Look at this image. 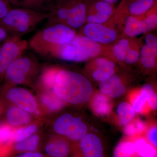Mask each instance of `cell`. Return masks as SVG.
Listing matches in <instances>:
<instances>
[{"label": "cell", "instance_id": "1", "mask_svg": "<svg viewBox=\"0 0 157 157\" xmlns=\"http://www.w3.org/2000/svg\"><path fill=\"white\" fill-rule=\"evenodd\" d=\"M54 93L69 104L86 103L92 95V85L80 73L59 68L53 87Z\"/></svg>", "mask_w": 157, "mask_h": 157}, {"label": "cell", "instance_id": "2", "mask_svg": "<svg viewBox=\"0 0 157 157\" xmlns=\"http://www.w3.org/2000/svg\"><path fill=\"white\" fill-rule=\"evenodd\" d=\"M48 17V13L42 11L23 7L11 8L0 19V26L11 36L21 37L33 30Z\"/></svg>", "mask_w": 157, "mask_h": 157}, {"label": "cell", "instance_id": "3", "mask_svg": "<svg viewBox=\"0 0 157 157\" xmlns=\"http://www.w3.org/2000/svg\"><path fill=\"white\" fill-rule=\"evenodd\" d=\"M77 34L76 30L63 24H50L31 38L29 46L38 53L48 54L54 47L71 42Z\"/></svg>", "mask_w": 157, "mask_h": 157}, {"label": "cell", "instance_id": "4", "mask_svg": "<svg viewBox=\"0 0 157 157\" xmlns=\"http://www.w3.org/2000/svg\"><path fill=\"white\" fill-rule=\"evenodd\" d=\"M157 2L144 15L128 16L121 27L119 38H134L157 29Z\"/></svg>", "mask_w": 157, "mask_h": 157}, {"label": "cell", "instance_id": "5", "mask_svg": "<svg viewBox=\"0 0 157 157\" xmlns=\"http://www.w3.org/2000/svg\"><path fill=\"white\" fill-rule=\"evenodd\" d=\"M157 0H121L107 24L115 27L120 33L121 27L128 16H141L151 9Z\"/></svg>", "mask_w": 157, "mask_h": 157}, {"label": "cell", "instance_id": "6", "mask_svg": "<svg viewBox=\"0 0 157 157\" xmlns=\"http://www.w3.org/2000/svg\"><path fill=\"white\" fill-rule=\"evenodd\" d=\"M38 70V64L32 57L23 54L9 65L5 75L6 79L15 84H22L33 76Z\"/></svg>", "mask_w": 157, "mask_h": 157}, {"label": "cell", "instance_id": "7", "mask_svg": "<svg viewBox=\"0 0 157 157\" xmlns=\"http://www.w3.org/2000/svg\"><path fill=\"white\" fill-rule=\"evenodd\" d=\"M78 29V34L101 44L113 45L119 39L117 29L107 23H86Z\"/></svg>", "mask_w": 157, "mask_h": 157}, {"label": "cell", "instance_id": "8", "mask_svg": "<svg viewBox=\"0 0 157 157\" xmlns=\"http://www.w3.org/2000/svg\"><path fill=\"white\" fill-rule=\"evenodd\" d=\"M29 46L28 42L21 37L11 36L0 46V78L14 60L23 54Z\"/></svg>", "mask_w": 157, "mask_h": 157}, {"label": "cell", "instance_id": "9", "mask_svg": "<svg viewBox=\"0 0 157 157\" xmlns=\"http://www.w3.org/2000/svg\"><path fill=\"white\" fill-rule=\"evenodd\" d=\"M53 127L57 134L73 140H80L87 134V126L81 118L69 113H65L57 119Z\"/></svg>", "mask_w": 157, "mask_h": 157}, {"label": "cell", "instance_id": "10", "mask_svg": "<svg viewBox=\"0 0 157 157\" xmlns=\"http://www.w3.org/2000/svg\"><path fill=\"white\" fill-rule=\"evenodd\" d=\"M86 71L95 81H104L114 75L117 70L114 61L105 56H98L90 59Z\"/></svg>", "mask_w": 157, "mask_h": 157}, {"label": "cell", "instance_id": "11", "mask_svg": "<svg viewBox=\"0 0 157 157\" xmlns=\"http://www.w3.org/2000/svg\"><path fill=\"white\" fill-rule=\"evenodd\" d=\"M114 5L101 0H87L86 23L104 24L112 17Z\"/></svg>", "mask_w": 157, "mask_h": 157}, {"label": "cell", "instance_id": "12", "mask_svg": "<svg viewBox=\"0 0 157 157\" xmlns=\"http://www.w3.org/2000/svg\"><path fill=\"white\" fill-rule=\"evenodd\" d=\"M71 42L83 48L90 59L98 56H105L116 62L113 52L112 45L101 44L78 33Z\"/></svg>", "mask_w": 157, "mask_h": 157}, {"label": "cell", "instance_id": "13", "mask_svg": "<svg viewBox=\"0 0 157 157\" xmlns=\"http://www.w3.org/2000/svg\"><path fill=\"white\" fill-rule=\"evenodd\" d=\"M6 98L16 106L29 113H39L36 100L27 90L20 87L12 88L8 91Z\"/></svg>", "mask_w": 157, "mask_h": 157}, {"label": "cell", "instance_id": "14", "mask_svg": "<svg viewBox=\"0 0 157 157\" xmlns=\"http://www.w3.org/2000/svg\"><path fill=\"white\" fill-rule=\"evenodd\" d=\"M48 54L67 61L83 62L90 59L83 48L71 42L54 47Z\"/></svg>", "mask_w": 157, "mask_h": 157}, {"label": "cell", "instance_id": "15", "mask_svg": "<svg viewBox=\"0 0 157 157\" xmlns=\"http://www.w3.org/2000/svg\"><path fill=\"white\" fill-rule=\"evenodd\" d=\"M87 0H76L64 24L74 29H79L86 23Z\"/></svg>", "mask_w": 157, "mask_h": 157}, {"label": "cell", "instance_id": "16", "mask_svg": "<svg viewBox=\"0 0 157 157\" xmlns=\"http://www.w3.org/2000/svg\"><path fill=\"white\" fill-rule=\"evenodd\" d=\"M82 153L86 157H102L103 147L100 138L94 134H86L80 139Z\"/></svg>", "mask_w": 157, "mask_h": 157}, {"label": "cell", "instance_id": "17", "mask_svg": "<svg viewBox=\"0 0 157 157\" xmlns=\"http://www.w3.org/2000/svg\"><path fill=\"white\" fill-rule=\"evenodd\" d=\"M101 93L110 98H119L125 93V86L120 76L114 74L109 78L100 82Z\"/></svg>", "mask_w": 157, "mask_h": 157}, {"label": "cell", "instance_id": "18", "mask_svg": "<svg viewBox=\"0 0 157 157\" xmlns=\"http://www.w3.org/2000/svg\"><path fill=\"white\" fill-rule=\"evenodd\" d=\"M157 47L142 44L140 48L139 62L144 70H152L156 68Z\"/></svg>", "mask_w": 157, "mask_h": 157}, {"label": "cell", "instance_id": "19", "mask_svg": "<svg viewBox=\"0 0 157 157\" xmlns=\"http://www.w3.org/2000/svg\"><path fill=\"white\" fill-rule=\"evenodd\" d=\"M6 117L9 123L14 127L27 124L31 121L29 113L17 106L9 108L6 113Z\"/></svg>", "mask_w": 157, "mask_h": 157}, {"label": "cell", "instance_id": "20", "mask_svg": "<svg viewBox=\"0 0 157 157\" xmlns=\"http://www.w3.org/2000/svg\"><path fill=\"white\" fill-rule=\"evenodd\" d=\"M91 106L94 112L100 116L108 115L112 108L109 97L101 92L97 93L93 96Z\"/></svg>", "mask_w": 157, "mask_h": 157}, {"label": "cell", "instance_id": "21", "mask_svg": "<svg viewBox=\"0 0 157 157\" xmlns=\"http://www.w3.org/2000/svg\"><path fill=\"white\" fill-rule=\"evenodd\" d=\"M69 150L70 147L67 142L59 138L52 140L45 147L46 153L52 157L66 156L69 153Z\"/></svg>", "mask_w": 157, "mask_h": 157}, {"label": "cell", "instance_id": "22", "mask_svg": "<svg viewBox=\"0 0 157 157\" xmlns=\"http://www.w3.org/2000/svg\"><path fill=\"white\" fill-rule=\"evenodd\" d=\"M43 105L51 111H56L61 109L64 105V101L54 93H45L40 97Z\"/></svg>", "mask_w": 157, "mask_h": 157}, {"label": "cell", "instance_id": "23", "mask_svg": "<svg viewBox=\"0 0 157 157\" xmlns=\"http://www.w3.org/2000/svg\"><path fill=\"white\" fill-rule=\"evenodd\" d=\"M136 152L138 155L142 157H155L157 155L156 147L144 138L140 137L135 140Z\"/></svg>", "mask_w": 157, "mask_h": 157}, {"label": "cell", "instance_id": "24", "mask_svg": "<svg viewBox=\"0 0 157 157\" xmlns=\"http://www.w3.org/2000/svg\"><path fill=\"white\" fill-rule=\"evenodd\" d=\"M117 113L121 124L125 126L132 121L135 117V113L131 104L123 102L117 106Z\"/></svg>", "mask_w": 157, "mask_h": 157}, {"label": "cell", "instance_id": "25", "mask_svg": "<svg viewBox=\"0 0 157 157\" xmlns=\"http://www.w3.org/2000/svg\"><path fill=\"white\" fill-rule=\"evenodd\" d=\"M39 136L34 134L22 141L16 142L14 148L20 151H36L39 144Z\"/></svg>", "mask_w": 157, "mask_h": 157}, {"label": "cell", "instance_id": "26", "mask_svg": "<svg viewBox=\"0 0 157 157\" xmlns=\"http://www.w3.org/2000/svg\"><path fill=\"white\" fill-rule=\"evenodd\" d=\"M59 69V68L55 67H49L43 70L40 76V81L43 86L46 88L53 89Z\"/></svg>", "mask_w": 157, "mask_h": 157}, {"label": "cell", "instance_id": "27", "mask_svg": "<svg viewBox=\"0 0 157 157\" xmlns=\"http://www.w3.org/2000/svg\"><path fill=\"white\" fill-rule=\"evenodd\" d=\"M136 152L134 143L131 142H121L117 147L113 153L115 157H130Z\"/></svg>", "mask_w": 157, "mask_h": 157}, {"label": "cell", "instance_id": "28", "mask_svg": "<svg viewBox=\"0 0 157 157\" xmlns=\"http://www.w3.org/2000/svg\"><path fill=\"white\" fill-rule=\"evenodd\" d=\"M140 93L143 94L146 98L148 107L152 110L157 109V96L151 85L146 84L144 85L140 90Z\"/></svg>", "mask_w": 157, "mask_h": 157}, {"label": "cell", "instance_id": "29", "mask_svg": "<svg viewBox=\"0 0 157 157\" xmlns=\"http://www.w3.org/2000/svg\"><path fill=\"white\" fill-rule=\"evenodd\" d=\"M14 130L8 125L0 126V148L6 147L14 141Z\"/></svg>", "mask_w": 157, "mask_h": 157}, {"label": "cell", "instance_id": "30", "mask_svg": "<svg viewBox=\"0 0 157 157\" xmlns=\"http://www.w3.org/2000/svg\"><path fill=\"white\" fill-rule=\"evenodd\" d=\"M38 127L36 125L32 124L23 127L14 131V141L20 142L33 135L36 132Z\"/></svg>", "mask_w": 157, "mask_h": 157}, {"label": "cell", "instance_id": "31", "mask_svg": "<svg viewBox=\"0 0 157 157\" xmlns=\"http://www.w3.org/2000/svg\"><path fill=\"white\" fill-rule=\"evenodd\" d=\"M142 39L137 42L128 51L126 55L124 63L128 65H132L138 62L140 56V48L142 45Z\"/></svg>", "mask_w": 157, "mask_h": 157}, {"label": "cell", "instance_id": "32", "mask_svg": "<svg viewBox=\"0 0 157 157\" xmlns=\"http://www.w3.org/2000/svg\"><path fill=\"white\" fill-rule=\"evenodd\" d=\"M147 100L145 96L140 93L136 96L132 102V106L135 113H143L146 108Z\"/></svg>", "mask_w": 157, "mask_h": 157}, {"label": "cell", "instance_id": "33", "mask_svg": "<svg viewBox=\"0 0 157 157\" xmlns=\"http://www.w3.org/2000/svg\"><path fill=\"white\" fill-rule=\"evenodd\" d=\"M46 0H19L17 6L39 11Z\"/></svg>", "mask_w": 157, "mask_h": 157}, {"label": "cell", "instance_id": "34", "mask_svg": "<svg viewBox=\"0 0 157 157\" xmlns=\"http://www.w3.org/2000/svg\"><path fill=\"white\" fill-rule=\"evenodd\" d=\"M147 140L156 148L157 147V128L156 126L151 127L147 134Z\"/></svg>", "mask_w": 157, "mask_h": 157}, {"label": "cell", "instance_id": "35", "mask_svg": "<svg viewBox=\"0 0 157 157\" xmlns=\"http://www.w3.org/2000/svg\"><path fill=\"white\" fill-rule=\"evenodd\" d=\"M11 5L7 0H0V19L11 9Z\"/></svg>", "mask_w": 157, "mask_h": 157}, {"label": "cell", "instance_id": "36", "mask_svg": "<svg viewBox=\"0 0 157 157\" xmlns=\"http://www.w3.org/2000/svg\"><path fill=\"white\" fill-rule=\"evenodd\" d=\"M125 134L128 136H133L138 134L137 128L135 122L133 123H129L125 125L124 128Z\"/></svg>", "mask_w": 157, "mask_h": 157}, {"label": "cell", "instance_id": "37", "mask_svg": "<svg viewBox=\"0 0 157 157\" xmlns=\"http://www.w3.org/2000/svg\"><path fill=\"white\" fill-rule=\"evenodd\" d=\"M43 155L40 153L36 151H27L20 155L19 157H42Z\"/></svg>", "mask_w": 157, "mask_h": 157}, {"label": "cell", "instance_id": "38", "mask_svg": "<svg viewBox=\"0 0 157 157\" xmlns=\"http://www.w3.org/2000/svg\"><path fill=\"white\" fill-rule=\"evenodd\" d=\"M138 133H142L146 129V125L140 121H136L135 122Z\"/></svg>", "mask_w": 157, "mask_h": 157}, {"label": "cell", "instance_id": "39", "mask_svg": "<svg viewBox=\"0 0 157 157\" xmlns=\"http://www.w3.org/2000/svg\"><path fill=\"white\" fill-rule=\"evenodd\" d=\"M9 34L8 32L0 26V42L6 40L9 38Z\"/></svg>", "mask_w": 157, "mask_h": 157}, {"label": "cell", "instance_id": "40", "mask_svg": "<svg viewBox=\"0 0 157 157\" xmlns=\"http://www.w3.org/2000/svg\"><path fill=\"white\" fill-rule=\"evenodd\" d=\"M10 4L13 6H17L19 0H7Z\"/></svg>", "mask_w": 157, "mask_h": 157}, {"label": "cell", "instance_id": "41", "mask_svg": "<svg viewBox=\"0 0 157 157\" xmlns=\"http://www.w3.org/2000/svg\"><path fill=\"white\" fill-rule=\"evenodd\" d=\"M101 1L109 3V4L114 5V4L117 2L118 0H101Z\"/></svg>", "mask_w": 157, "mask_h": 157}]
</instances>
